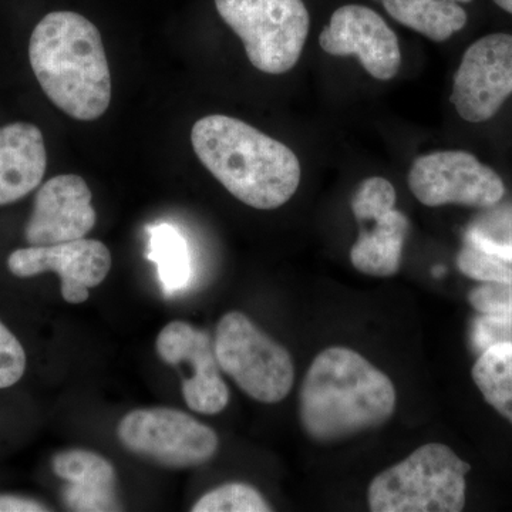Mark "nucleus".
<instances>
[{
    "label": "nucleus",
    "instance_id": "7ed1b4c3",
    "mask_svg": "<svg viewBox=\"0 0 512 512\" xmlns=\"http://www.w3.org/2000/svg\"><path fill=\"white\" fill-rule=\"evenodd\" d=\"M37 82L53 104L79 121L103 117L111 103V74L99 29L76 12H52L29 42Z\"/></svg>",
    "mask_w": 512,
    "mask_h": 512
},
{
    "label": "nucleus",
    "instance_id": "aec40b11",
    "mask_svg": "<svg viewBox=\"0 0 512 512\" xmlns=\"http://www.w3.org/2000/svg\"><path fill=\"white\" fill-rule=\"evenodd\" d=\"M495 207L470 225L466 244L512 264V207Z\"/></svg>",
    "mask_w": 512,
    "mask_h": 512
},
{
    "label": "nucleus",
    "instance_id": "ddd939ff",
    "mask_svg": "<svg viewBox=\"0 0 512 512\" xmlns=\"http://www.w3.org/2000/svg\"><path fill=\"white\" fill-rule=\"evenodd\" d=\"M92 191L80 175L50 178L36 192L33 211L25 227L32 247L76 241L89 234L97 222Z\"/></svg>",
    "mask_w": 512,
    "mask_h": 512
},
{
    "label": "nucleus",
    "instance_id": "39448f33",
    "mask_svg": "<svg viewBox=\"0 0 512 512\" xmlns=\"http://www.w3.org/2000/svg\"><path fill=\"white\" fill-rule=\"evenodd\" d=\"M255 69L284 74L301 59L311 18L303 0H215Z\"/></svg>",
    "mask_w": 512,
    "mask_h": 512
},
{
    "label": "nucleus",
    "instance_id": "0eeeda50",
    "mask_svg": "<svg viewBox=\"0 0 512 512\" xmlns=\"http://www.w3.org/2000/svg\"><path fill=\"white\" fill-rule=\"evenodd\" d=\"M131 453L167 468L202 466L217 454L218 436L190 414L168 407L126 414L117 429Z\"/></svg>",
    "mask_w": 512,
    "mask_h": 512
},
{
    "label": "nucleus",
    "instance_id": "412c9836",
    "mask_svg": "<svg viewBox=\"0 0 512 512\" xmlns=\"http://www.w3.org/2000/svg\"><path fill=\"white\" fill-rule=\"evenodd\" d=\"M272 508L259 491L248 484L231 483L215 488L192 507L194 512H268Z\"/></svg>",
    "mask_w": 512,
    "mask_h": 512
},
{
    "label": "nucleus",
    "instance_id": "6ab92c4d",
    "mask_svg": "<svg viewBox=\"0 0 512 512\" xmlns=\"http://www.w3.org/2000/svg\"><path fill=\"white\" fill-rule=\"evenodd\" d=\"M473 379L484 399L512 423V342L493 343L478 357Z\"/></svg>",
    "mask_w": 512,
    "mask_h": 512
},
{
    "label": "nucleus",
    "instance_id": "bb28decb",
    "mask_svg": "<svg viewBox=\"0 0 512 512\" xmlns=\"http://www.w3.org/2000/svg\"><path fill=\"white\" fill-rule=\"evenodd\" d=\"M501 9L505 10V12L510 13L512 15V0H494Z\"/></svg>",
    "mask_w": 512,
    "mask_h": 512
},
{
    "label": "nucleus",
    "instance_id": "6e6552de",
    "mask_svg": "<svg viewBox=\"0 0 512 512\" xmlns=\"http://www.w3.org/2000/svg\"><path fill=\"white\" fill-rule=\"evenodd\" d=\"M409 188L427 207L466 205L487 208L500 204L504 181L493 168L467 151H434L414 160Z\"/></svg>",
    "mask_w": 512,
    "mask_h": 512
},
{
    "label": "nucleus",
    "instance_id": "f03ea898",
    "mask_svg": "<svg viewBox=\"0 0 512 512\" xmlns=\"http://www.w3.org/2000/svg\"><path fill=\"white\" fill-rule=\"evenodd\" d=\"M392 380L348 348H328L313 360L301 389L303 430L333 443L383 426L396 409Z\"/></svg>",
    "mask_w": 512,
    "mask_h": 512
},
{
    "label": "nucleus",
    "instance_id": "393cba45",
    "mask_svg": "<svg viewBox=\"0 0 512 512\" xmlns=\"http://www.w3.org/2000/svg\"><path fill=\"white\" fill-rule=\"evenodd\" d=\"M468 301L484 315L512 319V285L485 282L468 295Z\"/></svg>",
    "mask_w": 512,
    "mask_h": 512
},
{
    "label": "nucleus",
    "instance_id": "20e7f679",
    "mask_svg": "<svg viewBox=\"0 0 512 512\" xmlns=\"http://www.w3.org/2000/svg\"><path fill=\"white\" fill-rule=\"evenodd\" d=\"M470 466L444 444L417 448L387 468L367 491L373 512H458L466 505Z\"/></svg>",
    "mask_w": 512,
    "mask_h": 512
},
{
    "label": "nucleus",
    "instance_id": "f3484780",
    "mask_svg": "<svg viewBox=\"0 0 512 512\" xmlns=\"http://www.w3.org/2000/svg\"><path fill=\"white\" fill-rule=\"evenodd\" d=\"M470 2L473 0H382L396 22L439 43L467 25V12L461 3Z\"/></svg>",
    "mask_w": 512,
    "mask_h": 512
},
{
    "label": "nucleus",
    "instance_id": "a211bd4d",
    "mask_svg": "<svg viewBox=\"0 0 512 512\" xmlns=\"http://www.w3.org/2000/svg\"><path fill=\"white\" fill-rule=\"evenodd\" d=\"M147 231V259L157 265L165 295L183 291L192 278V256L187 239L167 222L150 225Z\"/></svg>",
    "mask_w": 512,
    "mask_h": 512
},
{
    "label": "nucleus",
    "instance_id": "9b49d317",
    "mask_svg": "<svg viewBox=\"0 0 512 512\" xmlns=\"http://www.w3.org/2000/svg\"><path fill=\"white\" fill-rule=\"evenodd\" d=\"M110 249L97 239H76L62 244L20 248L8 258V268L18 278L56 272L62 281V296L69 303L89 299L90 289L103 284L109 275Z\"/></svg>",
    "mask_w": 512,
    "mask_h": 512
},
{
    "label": "nucleus",
    "instance_id": "4468645a",
    "mask_svg": "<svg viewBox=\"0 0 512 512\" xmlns=\"http://www.w3.org/2000/svg\"><path fill=\"white\" fill-rule=\"evenodd\" d=\"M46 167L45 137L39 127L22 121L0 127V205L36 190Z\"/></svg>",
    "mask_w": 512,
    "mask_h": 512
},
{
    "label": "nucleus",
    "instance_id": "5701e85b",
    "mask_svg": "<svg viewBox=\"0 0 512 512\" xmlns=\"http://www.w3.org/2000/svg\"><path fill=\"white\" fill-rule=\"evenodd\" d=\"M458 269L468 278L493 284L512 285V265L478 249L464 245L457 256Z\"/></svg>",
    "mask_w": 512,
    "mask_h": 512
},
{
    "label": "nucleus",
    "instance_id": "f257e3e1",
    "mask_svg": "<svg viewBox=\"0 0 512 512\" xmlns=\"http://www.w3.org/2000/svg\"><path fill=\"white\" fill-rule=\"evenodd\" d=\"M198 160L237 200L255 210H276L301 184L291 148L234 117L211 114L192 126Z\"/></svg>",
    "mask_w": 512,
    "mask_h": 512
},
{
    "label": "nucleus",
    "instance_id": "4be33fe9",
    "mask_svg": "<svg viewBox=\"0 0 512 512\" xmlns=\"http://www.w3.org/2000/svg\"><path fill=\"white\" fill-rule=\"evenodd\" d=\"M396 190L383 177H370L357 187L352 198V212L360 225L367 224L392 211Z\"/></svg>",
    "mask_w": 512,
    "mask_h": 512
},
{
    "label": "nucleus",
    "instance_id": "2eb2a0df",
    "mask_svg": "<svg viewBox=\"0 0 512 512\" xmlns=\"http://www.w3.org/2000/svg\"><path fill=\"white\" fill-rule=\"evenodd\" d=\"M57 477L66 481L63 500L72 511H119L114 487L116 470L109 460L93 451L67 450L52 461Z\"/></svg>",
    "mask_w": 512,
    "mask_h": 512
},
{
    "label": "nucleus",
    "instance_id": "1a4fd4ad",
    "mask_svg": "<svg viewBox=\"0 0 512 512\" xmlns=\"http://www.w3.org/2000/svg\"><path fill=\"white\" fill-rule=\"evenodd\" d=\"M512 94V35L493 33L476 40L454 74L450 101L468 123L493 119Z\"/></svg>",
    "mask_w": 512,
    "mask_h": 512
},
{
    "label": "nucleus",
    "instance_id": "423d86ee",
    "mask_svg": "<svg viewBox=\"0 0 512 512\" xmlns=\"http://www.w3.org/2000/svg\"><path fill=\"white\" fill-rule=\"evenodd\" d=\"M215 355L222 372L256 402H282L295 382L292 357L242 312L222 316L215 330Z\"/></svg>",
    "mask_w": 512,
    "mask_h": 512
},
{
    "label": "nucleus",
    "instance_id": "b1692460",
    "mask_svg": "<svg viewBox=\"0 0 512 512\" xmlns=\"http://www.w3.org/2000/svg\"><path fill=\"white\" fill-rule=\"evenodd\" d=\"M26 353L22 343L0 320V389H9L22 379Z\"/></svg>",
    "mask_w": 512,
    "mask_h": 512
},
{
    "label": "nucleus",
    "instance_id": "a878e982",
    "mask_svg": "<svg viewBox=\"0 0 512 512\" xmlns=\"http://www.w3.org/2000/svg\"><path fill=\"white\" fill-rule=\"evenodd\" d=\"M49 511L45 505L29 498L0 495V512H42Z\"/></svg>",
    "mask_w": 512,
    "mask_h": 512
},
{
    "label": "nucleus",
    "instance_id": "dca6fc26",
    "mask_svg": "<svg viewBox=\"0 0 512 512\" xmlns=\"http://www.w3.org/2000/svg\"><path fill=\"white\" fill-rule=\"evenodd\" d=\"M367 224L373 227L360 229L359 238L350 249V262L362 274L379 278L396 275L410 231L409 220L402 211L393 208Z\"/></svg>",
    "mask_w": 512,
    "mask_h": 512
},
{
    "label": "nucleus",
    "instance_id": "f8f14e48",
    "mask_svg": "<svg viewBox=\"0 0 512 512\" xmlns=\"http://www.w3.org/2000/svg\"><path fill=\"white\" fill-rule=\"evenodd\" d=\"M156 348L168 365L188 363L194 369L191 379L183 383L184 400L192 412L212 416L228 406V386L222 379L214 342L207 332L174 320L157 336Z\"/></svg>",
    "mask_w": 512,
    "mask_h": 512
},
{
    "label": "nucleus",
    "instance_id": "9d476101",
    "mask_svg": "<svg viewBox=\"0 0 512 512\" xmlns=\"http://www.w3.org/2000/svg\"><path fill=\"white\" fill-rule=\"evenodd\" d=\"M323 52L332 56H356L370 76L387 82L402 66L400 43L386 20L363 5L336 9L319 36Z\"/></svg>",
    "mask_w": 512,
    "mask_h": 512
}]
</instances>
